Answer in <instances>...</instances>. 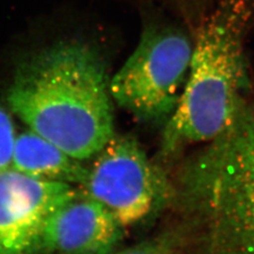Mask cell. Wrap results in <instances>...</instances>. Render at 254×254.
<instances>
[{
	"instance_id": "obj_9",
	"label": "cell",
	"mask_w": 254,
	"mask_h": 254,
	"mask_svg": "<svg viewBox=\"0 0 254 254\" xmlns=\"http://www.w3.org/2000/svg\"><path fill=\"white\" fill-rule=\"evenodd\" d=\"M16 133L9 113L0 107V172L10 169Z\"/></svg>"
},
{
	"instance_id": "obj_8",
	"label": "cell",
	"mask_w": 254,
	"mask_h": 254,
	"mask_svg": "<svg viewBox=\"0 0 254 254\" xmlns=\"http://www.w3.org/2000/svg\"><path fill=\"white\" fill-rule=\"evenodd\" d=\"M10 169L40 181L77 187L88 173L82 161L30 129L16 135Z\"/></svg>"
},
{
	"instance_id": "obj_1",
	"label": "cell",
	"mask_w": 254,
	"mask_h": 254,
	"mask_svg": "<svg viewBox=\"0 0 254 254\" xmlns=\"http://www.w3.org/2000/svg\"><path fill=\"white\" fill-rule=\"evenodd\" d=\"M106 66L79 42H62L19 65L7 100L30 130L80 161L115 136Z\"/></svg>"
},
{
	"instance_id": "obj_7",
	"label": "cell",
	"mask_w": 254,
	"mask_h": 254,
	"mask_svg": "<svg viewBox=\"0 0 254 254\" xmlns=\"http://www.w3.org/2000/svg\"><path fill=\"white\" fill-rule=\"evenodd\" d=\"M124 229L103 204L78 190L48 218L43 253L111 254L123 239Z\"/></svg>"
},
{
	"instance_id": "obj_4",
	"label": "cell",
	"mask_w": 254,
	"mask_h": 254,
	"mask_svg": "<svg viewBox=\"0 0 254 254\" xmlns=\"http://www.w3.org/2000/svg\"><path fill=\"white\" fill-rule=\"evenodd\" d=\"M193 45L174 27L152 26L109 82L112 99L146 123L168 121L188 78Z\"/></svg>"
},
{
	"instance_id": "obj_6",
	"label": "cell",
	"mask_w": 254,
	"mask_h": 254,
	"mask_svg": "<svg viewBox=\"0 0 254 254\" xmlns=\"http://www.w3.org/2000/svg\"><path fill=\"white\" fill-rule=\"evenodd\" d=\"M77 193L69 184L0 172V254H42L48 218Z\"/></svg>"
},
{
	"instance_id": "obj_2",
	"label": "cell",
	"mask_w": 254,
	"mask_h": 254,
	"mask_svg": "<svg viewBox=\"0 0 254 254\" xmlns=\"http://www.w3.org/2000/svg\"><path fill=\"white\" fill-rule=\"evenodd\" d=\"M173 192L200 254H254V108L187 163Z\"/></svg>"
},
{
	"instance_id": "obj_10",
	"label": "cell",
	"mask_w": 254,
	"mask_h": 254,
	"mask_svg": "<svg viewBox=\"0 0 254 254\" xmlns=\"http://www.w3.org/2000/svg\"><path fill=\"white\" fill-rule=\"evenodd\" d=\"M174 241V236L155 237L114 254H172Z\"/></svg>"
},
{
	"instance_id": "obj_5",
	"label": "cell",
	"mask_w": 254,
	"mask_h": 254,
	"mask_svg": "<svg viewBox=\"0 0 254 254\" xmlns=\"http://www.w3.org/2000/svg\"><path fill=\"white\" fill-rule=\"evenodd\" d=\"M77 188L103 204L124 228L142 222L173 198L166 175L130 136H113L93 157Z\"/></svg>"
},
{
	"instance_id": "obj_3",
	"label": "cell",
	"mask_w": 254,
	"mask_h": 254,
	"mask_svg": "<svg viewBox=\"0 0 254 254\" xmlns=\"http://www.w3.org/2000/svg\"><path fill=\"white\" fill-rule=\"evenodd\" d=\"M253 0H219L198 31L179 103L166 123L162 151L209 142L227 128L245 105L249 88L245 40Z\"/></svg>"
}]
</instances>
